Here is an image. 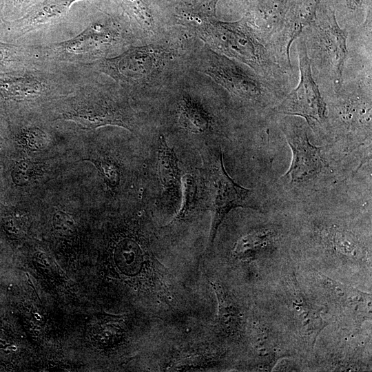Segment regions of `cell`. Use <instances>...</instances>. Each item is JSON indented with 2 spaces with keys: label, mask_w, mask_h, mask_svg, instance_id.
Masks as SVG:
<instances>
[{
  "label": "cell",
  "mask_w": 372,
  "mask_h": 372,
  "mask_svg": "<svg viewBox=\"0 0 372 372\" xmlns=\"http://www.w3.org/2000/svg\"><path fill=\"white\" fill-rule=\"evenodd\" d=\"M192 22L204 26L216 49L237 59L258 74L290 91L293 76L282 69L276 57L258 38L245 17L236 22H223L202 10L194 17Z\"/></svg>",
  "instance_id": "1"
},
{
  "label": "cell",
  "mask_w": 372,
  "mask_h": 372,
  "mask_svg": "<svg viewBox=\"0 0 372 372\" xmlns=\"http://www.w3.org/2000/svg\"><path fill=\"white\" fill-rule=\"evenodd\" d=\"M300 35L313 77L324 96L336 92L343 83L349 50L348 32L338 23L335 10L319 3L313 20Z\"/></svg>",
  "instance_id": "2"
},
{
  "label": "cell",
  "mask_w": 372,
  "mask_h": 372,
  "mask_svg": "<svg viewBox=\"0 0 372 372\" xmlns=\"http://www.w3.org/2000/svg\"><path fill=\"white\" fill-rule=\"evenodd\" d=\"M103 87L86 75L68 93L57 99L61 105L53 120L73 122L85 130L116 125L132 131L130 114L116 96Z\"/></svg>",
  "instance_id": "3"
},
{
  "label": "cell",
  "mask_w": 372,
  "mask_h": 372,
  "mask_svg": "<svg viewBox=\"0 0 372 372\" xmlns=\"http://www.w3.org/2000/svg\"><path fill=\"white\" fill-rule=\"evenodd\" d=\"M121 22L101 10H96L85 28L61 41L35 45L40 60L86 68L107 58L105 55L121 39Z\"/></svg>",
  "instance_id": "4"
},
{
  "label": "cell",
  "mask_w": 372,
  "mask_h": 372,
  "mask_svg": "<svg viewBox=\"0 0 372 372\" xmlns=\"http://www.w3.org/2000/svg\"><path fill=\"white\" fill-rule=\"evenodd\" d=\"M329 137L347 146L360 145L371 136V78L343 79L340 88L323 97Z\"/></svg>",
  "instance_id": "5"
},
{
  "label": "cell",
  "mask_w": 372,
  "mask_h": 372,
  "mask_svg": "<svg viewBox=\"0 0 372 372\" xmlns=\"http://www.w3.org/2000/svg\"><path fill=\"white\" fill-rule=\"evenodd\" d=\"M200 168L207 196V206L211 212V224L204 251L209 253L223 219L234 208H259L252 190L240 187L228 175L223 164L222 149L218 145H208L200 152Z\"/></svg>",
  "instance_id": "6"
},
{
  "label": "cell",
  "mask_w": 372,
  "mask_h": 372,
  "mask_svg": "<svg viewBox=\"0 0 372 372\" xmlns=\"http://www.w3.org/2000/svg\"><path fill=\"white\" fill-rule=\"evenodd\" d=\"M277 123L292 151L290 167L280 179L293 192L318 189L333 175L329 150L311 143L304 123L294 116L285 115Z\"/></svg>",
  "instance_id": "7"
},
{
  "label": "cell",
  "mask_w": 372,
  "mask_h": 372,
  "mask_svg": "<svg viewBox=\"0 0 372 372\" xmlns=\"http://www.w3.org/2000/svg\"><path fill=\"white\" fill-rule=\"evenodd\" d=\"M207 72L218 83L256 112L273 115L274 107L289 93L254 70H245L227 58L213 53Z\"/></svg>",
  "instance_id": "8"
},
{
  "label": "cell",
  "mask_w": 372,
  "mask_h": 372,
  "mask_svg": "<svg viewBox=\"0 0 372 372\" xmlns=\"http://www.w3.org/2000/svg\"><path fill=\"white\" fill-rule=\"evenodd\" d=\"M300 70L298 86L274 107L275 114L300 116L318 135L329 137L327 105L315 81L301 35L296 39Z\"/></svg>",
  "instance_id": "9"
},
{
  "label": "cell",
  "mask_w": 372,
  "mask_h": 372,
  "mask_svg": "<svg viewBox=\"0 0 372 372\" xmlns=\"http://www.w3.org/2000/svg\"><path fill=\"white\" fill-rule=\"evenodd\" d=\"M154 59L145 48H132L118 56L96 61L86 68L105 74L118 83L131 86L151 73Z\"/></svg>",
  "instance_id": "10"
},
{
  "label": "cell",
  "mask_w": 372,
  "mask_h": 372,
  "mask_svg": "<svg viewBox=\"0 0 372 372\" xmlns=\"http://www.w3.org/2000/svg\"><path fill=\"white\" fill-rule=\"evenodd\" d=\"M221 351L209 342H188L167 350L159 362L162 371H205L218 363Z\"/></svg>",
  "instance_id": "11"
},
{
  "label": "cell",
  "mask_w": 372,
  "mask_h": 372,
  "mask_svg": "<svg viewBox=\"0 0 372 372\" xmlns=\"http://www.w3.org/2000/svg\"><path fill=\"white\" fill-rule=\"evenodd\" d=\"M87 0H39L21 17L9 22L10 29L23 35L57 22L75 3Z\"/></svg>",
  "instance_id": "12"
},
{
  "label": "cell",
  "mask_w": 372,
  "mask_h": 372,
  "mask_svg": "<svg viewBox=\"0 0 372 372\" xmlns=\"http://www.w3.org/2000/svg\"><path fill=\"white\" fill-rule=\"evenodd\" d=\"M215 291L218 304L216 327L223 333L234 335L240 329V311L223 285L213 276L207 275Z\"/></svg>",
  "instance_id": "13"
},
{
  "label": "cell",
  "mask_w": 372,
  "mask_h": 372,
  "mask_svg": "<svg viewBox=\"0 0 372 372\" xmlns=\"http://www.w3.org/2000/svg\"><path fill=\"white\" fill-rule=\"evenodd\" d=\"M158 172L164 191L169 195L177 193L181 185L178 160L174 149L167 145L163 135H161L159 139Z\"/></svg>",
  "instance_id": "14"
},
{
  "label": "cell",
  "mask_w": 372,
  "mask_h": 372,
  "mask_svg": "<svg viewBox=\"0 0 372 372\" xmlns=\"http://www.w3.org/2000/svg\"><path fill=\"white\" fill-rule=\"evenodd\" d=\"M179 121L185 129L194 133H203L210 126L208 114L188 100H184L180 104Z\"/></svg>",
  "instance_id": "15"
},
{
  "label": "cell",
  "mask_w": 372,
  "mask_h": 372,
  "mask_svg": "<svg viewBox=\"0 0 372 372\" xmlns=\"http://www.w3.org/2000/svg\"><path fill=\"white\" fill-rule=\"evenodd\" d=\"M126 14L141 25L152 26L154 21L153 0H114Z\"/></svg>",
  "instance_id": "16"
},
{
  "label": "cell",
  "mask_w": 372,
  "mask_h": 372,
  "mask_svg": "<svg viewBox=\"0 0 372 372\" xmlns=\"http://www.w3.org/2000/svg\"><path fill=\"white\" fill-rule=\"evenodd\" d=\"M182 201L180 209L172 221L167 225L186 220L193 211L197 197V183L191 174H185L181 178Z\"/></svg>",
  "instance_id": "17"
},
{
  "label": "cell",
  "mask_w": 372,
  "mask_h": 372,
  "mask_svg": "<svg viewBox=\"0 0 372 372\" xmlns=\"http://www.w3.org/2000/svg\"><path fill=\"white\" fill-rule=\"evenodd\" d=\"M37 165L28 161L18 163L13 168L12 176L13 181L19 185H24L32 180L37 172Z\"/></svg>",
  "instance_id": "18"
},
{
  "label": "cell",
  "mask_w": 372,
  "mask_h": 372,
  "mask_svg": "<svg viewBox=\"0 0 372 372\" xmlns=\"http://www.w3.org/2000/svg\"><path fill=\"white\" fill-rule=\"evenodd\" d=\"M94 163L110 187L114 188L118 185L120 174L114 163L110 160H102Z\"/></svg>",
  "instance_id": "19"
},
{
  "label": "cell",
  "mask_w": 372,
  "mask_h": 372,
  "mask_svg": "<svg viewBox=\"0 0 372 372\" xmlns=\"http://www.w3.org/2000/svg\"><path fill=\"white\" fill-rule=\"evenodd\" d=\"M20 139L27 146H43L48 137L45 132L38 127H28L21 130Z\"/></svg>",
  "instance_id": "20"
},
{
  "label": "cell",
  "mask_w": 372,
  "mask_h": 372,
  "mask_svg": "<svg viewBox=\"0 0 372 372\" xmlns=\"http://www.w3.org/2000/svg\"><path fill=\"white\" fill-rule=\"evenodd\" d=\"M39 0H4L3 14L12 17V20L21 17Z\"/></svg>",
  "instance_id": "21"
},
{
  "label": "cell",
  "mask_w": 372,
  "mask_h": 372,
  "mask_svg": "<svg viewBox=\"0 0 372 372\" xmlns=\"http://www.w3.org/2000/svg\"><path fill=\"white\" fill-rule=\"evenodd\" d=\"M219 0H204V2L200 4L205 10L215 15L216 7Z\"/></svg>",
  "instance_id": "22"
},
{
  "label": "cell",
  "mask_w": 372,
  "mask_h": 372,
  "mask_svg": "<svg viewBox=\"0 0 372 372\" xmlns=\"http://www.w3.org/2000/svg\"><path fill=\"white\" fill-rule=\"evenodd\" d=\"M347 7L351 10H355L361 8L363 0H345Z\"/></svg>",
  "instance_id": "23"
},
{
  "label": "cell",
  "mask_w": 372,
  "mask_h": 372,
  "mask_svg": "<svg viewBox=\"0 0 372 372\" xmlns=\"http://www.w3.org/2000/svg\"><path fill=\"white\" fill-rule=\"evenodd\" d=\"M4 0H0V19L3 15Z\"/></svg>",
  "instance_id": "24"
}]
</instances>
